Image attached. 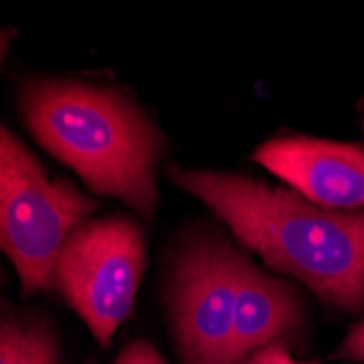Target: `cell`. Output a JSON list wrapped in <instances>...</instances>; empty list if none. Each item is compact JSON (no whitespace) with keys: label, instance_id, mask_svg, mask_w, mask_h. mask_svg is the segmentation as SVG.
<instances>
[{"label":"cell","instance_id":"13","mask_svg":"<svg viewBox=\"0 0 364 364\" xmlns=\"http://www.w3.org/2000/svg\"><path fill=\"white\" fill-rule=\"evenodd\" d=\"M0 279H3V277H0Z\"/></svg>","mask_w":364,"mask_h":364},{"label":"cell","instance_id":"6","mask_svg":"<svg viewBox=\"0 0 364 364\" xmlns=\"http://www.w3.org/2000/svg\"><path fill=\"white\" fill-rule=\"evenodd\" d=\"M253 161L318 208L364 210V146L360 144L275 138L255 149Z\"/></svg>","mask_w":364,"mask_h":364},{"label":"cell","instance_id":"12","mask_svg":"<svg viewBox=\"0 0 364 364\" xmlns=\"http://www.w3.org/2000/svg\"><path fill=\"white\" fill-rule=\"evenodd\" d=\"M7 44H9V36H7L3 28H0V61H3V55L7 50Z\"/></svg>","mask_w":364,"mask_h":364},{"label":"cell","instance_id":"1","mask_svg":"<svg viewBox=\"0 0 364 364\" xmlns=\"http://www.w3.org/2000/svg\"><path fill=\"white\" fill-rule=\"evenodd\" d=\"M171 181L205 203L267 267L304 282L345 312L364 308V210H325L294 190L216 171L168 166Z\"/></svg>","mask_w":364,"mask_h":364},{"label":"cell","instance_id":"8","mask_svg":"<svg viewBox=\"0 0 364 364\" xmlns=\"http://www.w3.org/2000/svg\"><path fill=\"white\" fill-rule=\"evenodd\" d=\"M0 364H59L53 327L36 314L0 316Z\"/></svg>","mask_w":364,"mask_h":364},{"label":"cell","instance_id":"5","mask_svg":"<svg viewBox=\"0 0 364 364\" xmlns=\"http://www.w3.org/2000/svg\"><path fill=\"white\" fill-rule=\"evenodd\" d=\"M240 251L218 236L196 234L175 253L168 312L183 364H236L234 306Z\"/></svg>","mask_w":364,"mask_h":364},{"label":"cell","instance_id":"10","mask_svg":"<svg viewBox=\"0 0 364 364\" xmlns=\"http://www.w3.org/2000/svg\"><path fill=\"white\" fill-rule=\"evenodd\" d=\"M240 364H318V362H299L290 355V351L282 343H273L255 353H251Z\"/></svg>","mask_w":364,"mask_h":364},{"label":"cell","instance_id":"4","mask_svg":"<svg viewBox=\"0 0 364 364\" xmlns=\"http://www.w3.org/2000/svg\"><path fill=\"white\" fill-rule=\"evenodd\" d=\"M144 267L146 240L136 218H90L61 245L50 288L83 318L98 345L109 347L134 310Z\"/></svg>","mask_w":364,"mask_h":364},{"label":"cell","instance_id":"11","mask_svg":"<svg viewBox=\"0 0 364 364\" xmlns=\"http://www.w3.org/2000/svg\"><path fill=\"white\" fill-rule=\"evenodd\" d=\"M336 358L349 360V362H362L364 364V318L351 327V332L345 336L343 345L338 347Z\"/></svg>","mask_w":364,"mask_h":364},{"label":"cell","instance_id":"3","mask_svg":"<svg viewBox=\"0 0 364 364\" xmlns=\"http://www.w3.org/2000/svg\"><path fill=\"white\" fill-rule=\"evenodd\" d=\"M96 208L70 181L50 179L0 122V251L16 267L24 294L50 288L61 245Z\"/></svg>","mask_w":364,"mask_h":364},{"label":"cell","instance_id":"7","mask_svg":"<svg viewBox=\"0 0 364 364\" xmlns=\"http://www.w3.org/2000/svg\"><path fill=\"white\" fill-rule=\"evenodd\" d=\"M304 323V299L290 284L257 269L242 253L234 306V360L279 343Z\"/></svg>","mask_w":364,"mask_h":364},{"label":"cell","instance_id":"2","mask_svg":"<svg viewBox=\"0 0 364 364\" xmlns=\"http://www.w3.org/2000/svg\"><path fill=\"white\" fill-rule=\"evenodd\" d=\"M20 114L31 136L92 192L153 216L164 136L131 98L112 87L36 79L20 92Z\"/></svg>","mask_w":364,"mask_h":364},{"label":"cell","instance_id":"9","mask_svg":"<svg viewBox=\"0 0 364 364\" xmlns=\"http://www.w3.org/2000/svg\"><path fill=\"white\" fill-rule=\"evenodd\" d=\"M116 364H166V362H164V358L151 343L134 341L120 351Z\"/></svg>","mask_w":364,"mask_h":364}]
</instances>
